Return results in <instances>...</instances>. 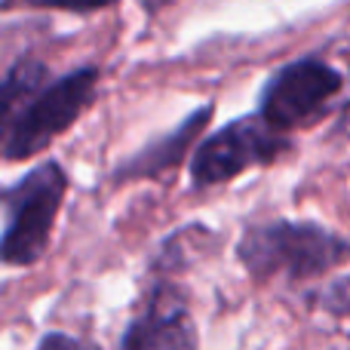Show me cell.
Returning <instances> with one entry per match:
<instances>
[{
	"label": "cell",
	"instance_id": "1",
	"mask_svg": "<svg viewBox=\"0 0 350 350\" xmlns=\"http://www.w3.org/2000/svg\"><path fill=\"white\" fill-rule=\"evenodd\" d=\"M237 255L255 280H308L350 258V240L314 221H265L243 234Z\"/></svg>",
	"mask_w": 350,
	"mask_h": 350
},
{
	"label": "cell",
	"instance_id": "2",
	"mask_svg": "<svg viewBox=\"0 0 350 350\" xmlns=\"http://www.w3.org/2000/svg\"><path fill=\"white\" fill-rule=\"evenodd\" d=\"M65 191V170L53 160H46L0 193L6 209V230L0 237V261L3 265L28 267L37 258H43Z\"/></svg>",
	"mask_w": 350,
	"mask_h": 350
},
{
	"label": "cell",
	"instance_id": "3",
	"mask_svg": "<svg viewBox=\"0 0 350 350\" xmlns=\"http://www.w3.org/2000/svg\"><path fill=\"white\" fill-rule=\"evenodd\" d=\"M96 86L98 68L92 65L77 68V71L40 86L12 120L3 139V157L28 160L40 154L49 142H55L68 126H74V120L90 108L96 98Z\"/></svg>",
	"mask_w": 350,
	"mask_h": 350
},
{
	"label": "cell",
	"instance_id": "4",
	"mask_svg": "<svg viewBox=\"0 0 350 350\" xmlns=\"http://www.w3.org/2000/svg\"><path fill=\"white\" fill-rule=\"evenodd\" d=\"M289 151V139L271 129L258 114L221 126L197 145L191 157V181L197 187L221 185L252 166H267Z\"/></svg>",
	"mask_w": 350,
	"mask_h": 350
},
{
	"label": "cell",
	"instance_id": "5",
	"mask_svg": "<svg viewBox=\"0 0 350 350\" xmlns=\"http://www.w3.org/2000/svg\"><path fill=\"white\" fill-rule=\"evenodd\" d=\"M341 74L323 59H298L277 68L261 90L258 117L277 133L317 120L341 92Z\"/></svg>",
	"mask_w": 350,
	"mask_h": 350
},
{
	"label": "cell",
	"instance_id": "6",
	"mask_svg": "<svg viewBox=\"0 0 350 350\" xmlns=\"http://www.w3.org/2000/svg\"><path fill=\"white\" fill-rule=\"evenodd\" d=\"M120 350H200L197 329L181 298L160 286L129 323Z\"/></svg>",
	"mask_w": 350,
	"mask_h": 350
},
{
	"label": "cell",
	"instance_id": "7",
	"mask_svg": "<svg viewBox=\"0 0 350 350\" xmlns=\"http://www.w3.org/2000/svg\"><path fill=\"white\" fill-rule=\"evenodd\" d=\"M209 117H212V105L197 108L187 120H181L178 129H172L166 139L148 145L145 151H139L129 163H123L117 175H120V178H157L160 172L175 170V166L185 160V154H187V148L193 145V139L200 135V129L209 123Z\"/></svg>",
	"mask_w": 350,
	"mask_h": 350
},
{
	"label": "cell",
	"instance_id": "8",
	"mask_svg": "<svg viewBox=\"0 0 350 350\" xmlns=\"http://www.w3.org/2000/svg\"><path fill=\"white\" fill-rule=\"evenodd\" d=\"M43 80H46V65L40 59H31V55L18 59L0 77V142L6 139L16 114L22 111V105L43 86Z\"/></svg>",
	"mask_w": 350,
	"mask_h": 350
},
{
	"label": "cell",
	"instance_id": "9",
	"mask_svg": "<svg viewBox=\"0 0 350 350\" xmlns=\"http://www.w3.org/2000/svg\"><path fill=\"white\" fill-rule=\"evenodd\" d=\"M323 308H326L329 314L350 320V277L338 280L335 286H329V289L323 292Z\"/></svg>",
	"mask_w": 350,
	"mask_h": 350
},
{
	"label": "cell",
	"instance_id": "10",
	"mask_svg": "<svg viewBox=\"0 0 350 350\" xmlns=\"http://www.w3.org/2000/svg\"><path fill=\"white\" fill-rule=\"evenodd\" d=\"M111 3H114V0H25V6H37V10H68V12H96Z\"/></svg>",
	"mask_w": 350,
	"mask_h": 350
},
{
	"label": "cell",
	"instance_id": "11",
	"mask_svg": "<svg viewBox=\"0 0 350 350\" xmlns=\"http://www.w3.org/2000/svg\"><path fill=\"white\" fill-rule=\"evenodd\" d=\"M37 350H86V347L71 335H46Z\"/></svg>",
	"mask_w": 350,
	"mask_h": 350
},
{
	"label": "cell",
	"instance_id": "12",
	"mask_svg": "<svg viewBox=\"0 0 350 350\" xmlns=\"http://www.w3.org/2000/svg\"><path fill=\"white\" fill-rule=\"evenodd\" d=\"M335 133H338V135H347V139H350V102L345 105V111H341V117H338V126H335Z\"/></svg>",
	"mask_w": 350,
	"mask_h": 350
},
{
	"label": "cell",
	"instance_id": "13",
	"mask_svg": "<svg viewBox=\"0 0 350 350\" xmlns=\"http://www.w3.org/2000/svg\"><path fill=\"white\" fill-rule=\"evenodd\" d=\"M139 3L145 12H160V10H166V6H172L175 0H139Z\"/></svg>",
	"mask_w": 350,
	"mask_h": 350
}]
</instances>
